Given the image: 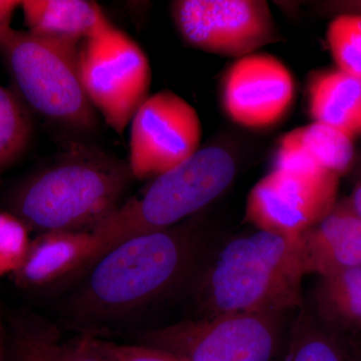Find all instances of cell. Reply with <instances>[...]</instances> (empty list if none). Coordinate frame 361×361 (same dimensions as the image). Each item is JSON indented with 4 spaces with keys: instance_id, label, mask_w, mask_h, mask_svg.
I'll return each instance as SVG.
<instances>
[{
    "instance_id": "6da1fadb",
    "label": "cell",
    "mask_w": 361,
    "mask_h": 361,
    "mask_svg": "<svg viewBox=\"0 0 361 361\" xmlns=\"http://www.w3.org/2000/svg\"><path fill=\"white\" fill-rule=\"evenodd\" d=\"M211 249L191 219L123 240L80 274L68 311L94 327L134 315L191 285Z\"/></svg>"
},
{
    "instance_id": "7a4b0ae2",
    "label": "cell",
    "mask_w": 361,
    "mask_h": 361,
    "mask_svg": "<svg viewBox=\"0 0 361 361\" xmlns=\"http://www.w3.org/2000/svg\"><path fill=\"white\" fill-rule=\"evenodd\" d=\"M134 180L128 161L71 144L11 190L6 210L30 232H92L120 208Z\"/></svg>"
},
{
    "instance_id": "3957f363",
    "label": "cell",
    "mask_w": 361,
    "mask_h": 361,
    "mask_svg": "<svg viewBox=\"0 0 361 361\" xmlns=\"http://www.w3.org/2000/svg\"><path fill=\"white\" fill-rule=\"evenodd\" d=\"M298 239L257 230L211 249L191 283L200 316L302 307Z\"/></svg>"
},
{
    "instance_id": "277c9868",
    "label": "cell",
    "mask_w": 361,
    "mask_h": 361,
    "mask_svg": "<svg viewBox=\"0 0 361 361\" xmlns=\"http://www.w3.org/2000/svg\"><path fill=\"white\" fill-rule=\"evenodd\" d=\"M236 171V161L227 149H199L177 167L151 180L141 193L123 203L92 231L99 243V257L123 240L191 219L231 186Z\"/></svg>"
},
{
    "instance_id": "5b68a950",
    "label": "cell",
    "mask_w": 361,
    "mask_h": 361,
    "mask_svg": "<svg viewBox=\"0 0 361 361\" xmlns=\"http://www.w3.org/2000/svg\"><path fill=\"white\" fill-rule=\"evenodd\" d=\"M78 51L27 30H0V58L26 108L71 130L90 133L99 118L82 87Z\"/></svg>"
},
{
    "instance_id": "8992f818",
    "label": "cell",
    "mask_w": 361,
    "mask_h": 361,
    "mask_svg": "<svg viewBox=\"0 0 361 361\" xmlns=\"http://www.w3.org/2000/svg\"><path fill=\"white\" fill-rule=\"evenodd\" d=\"M78 59L90 104L111 129L123 135L149 97L153 77L146 52L111 23L80 45Z\"/></svg>"
},
{
    "instance_id": "52a82bcc",
    "label": "cell",
    "mask_w": 361,
    "mask_h": 361,
    "mask_svg": "<svg viewBox=\"0 0 361 361\" xmlns=\"http://www.w3.org/2000/svg\"><path fill=\"white\" fill-rule=\"evenodd\" d=\"M282 315L232 312L200 316L142 332L137 343L187 361H273Z\"/></svg>"
},
{
    "instance_id": "ba28073f",
    "label": "cell",
    "mask_w": 361,
    "mask_h": 361,
    "mask_svg": "<svg viewBox=\"0 0 361 361\" xmlns=\"http://www.w3.org/2000/svg\"><path fill=\"white\" fill-rule=\"evenodd\" d=\"M170 7L184 44L206 54L237 59L281 40L263 0H177Z\"/></svg>"
},
{
    "instance_id": "9c48e42d",
    "label": "cell",
    "mask_w": 361,
    "mask_h": 361,
    "mask_svg": "<svg viewBox=\"0 0 361 361\" xmlns=\"http://www.w3.org/2000/svg\"><path fill=\"white\" fill-rule=\"evenodd\" d=\"M339 183L319 167H272L249 192L245 220L260 231L298 239L336 205Z\"/></svg>"
},
{
    "instance_id": "30bf717a",
    "label": "cell",
    "mask_w": 361,
    "mask_h": 361,
    "mask_svg": "<svg viewBox=\"0 0 361 361\" xmlns=\"http://www.w3.org/2000/svg\"><path fill=\"white\" fill-rule=\"evenodd\" d=\"M129 167L135 180H153L201 148L196 109L170 90L149 94L130 123Z\"/></svg>"
},
{
    "instance_id": "8fae6325",
    "label": "cell",
    "mask_w": 361,
    "mask_h": 361,
    "mask_svg": "<svg viewBox=\"0 0 361 361\" xmlns=\"http://www.w3.org/2000/svg\"><path fill=\"white\" fill-rule=\"evenodd\" d=\"M295 97L291 71L269 54L235 59L221 78V106L233 123L246 129L278 125L288 115Z\"/></svg>"
},
{
    "instance_id": "7c38bea8",
    "label": "cell",
    "mask_w": 361,
    "mask_h": 361,
    "mask_svg": "<svg viewBox=\"0 0 361 361\" xmlns=\"http://www.w3.org/2000/svg\"><path fill=\"white\" fill-rule=\"evenodd\" d=\"M304 274L327 276L361 266V218L348 198L336 202L298 239Z\"/></svg>"
},
{
    "instance_id": "4fadbf2b",
    "label": "cell",
    "mask_w": 361,
    "mask_h": 361,
    "mask_svg": "<svg viewBox=\"0 0 361 361\" xmlns=\"http://www.w3.org/2000/svg\"><path fill=\"white\" fill-rule=\"evenodd\" d=\"M99 244L92 232H47L30 242L14 281L40 289L78 276L99 257Z\"/></svg>"
},
{
    "instance_id": "5bb4252c",
    "label": "cell",
    "mask_w": 361,
    "mask_h": 361,
    "mask_svg": "<svg viewBox=\"0 0 361 361\" xmlns=\"http://www.w3.org/2000/svg\"><path fill=\"white\" fill-rule=\"evenodd\" d=\"M20 8L28 32L73 49L111 23L90 0H23Z\"/></svg>"
},
{
    "instance_id": "9a60e30c",
    "label": "cell",
    "mask_w": 361,
    "mask_h": 361,
    "mask_svg": "<svg viewBox=\"0 0 361 361\" xmlns=\"http://www.w3.org/2000/svg\"><path fill=\"white\" fill-rule=\"evenodd\" d=\"M307 110L322 123L353 139L361 135V80L338 68L316 71L308 78Z\"/></svg>"
},
{
    "instance_id": "2e32d148",
    "label": "cell",
    "mask_w": 361,
    "mask_h": 361,
    "mask_svg": "<svg viewBox=\"0 0 361 361\" xmlns=\"http://www.w3.org/2000/svg\"><path fill=\"white\" fill-rule=\"evenodd\" d=\"M319 278L314 301L320 320L343 330H360L361 266Z\"/></svg>"
},
{
    "instance_id": "e0dca14e",
    "label": "cell",
    "mask_w": 361,
    "mask_h": 361,
    "mask_svg": "<svg viewBox=\"0 0 361 361\" xmlns=\"http://www.w3.org/2000/svg\"><path fill=\"white\" fill-rule=\"evenodd\" d=\"M14 361H106L87 336L66 341L54 330L20 325L14 331Z\"/></svg>"
},
{
    "instance_id": "ac0fdd59",
    "label": "cell",
    "mask_w": 361,
    "mask_h": 361,
    "mask_svg": "<svg viewBox=\"0 0 361 361\" xmlns=\"http://www.w3.org/2000/svg\"><path fill=\"white\" fill-rule=\"evenodd\" d=\"M291 132L318 165L338 177L345 175L355 165V139L345 133L317 122Z\"/></svg>"
},
{
    "instance_id": "d6986e66",
    "label": "cell",
    "mask_w": 361,
    "mask_h": 361,
    "mask_svg": "<svg viewBox=\"0 0 361 361\" xmlns=\"http://www.w3.org/2000/svg\"><path fill=\"white\" fill-rule=\"evenodd\" d=\"M32 134L30 111L13 90L0 84V176L23 156Z\"/></svg>"
},
{
    "instance_id": "ffe728a7",
    "label": "cell",
    "mask_w": 361,
    "mask_h": 361,
    "mask_svg": "<svg viewBox=\"0 0 361 361\" xmlns=\"http://www.w3.org/2000/svg\"><path fill=\"white\" fill-rule=\"evenodd\" d=\"M286 361H346V358L336 336L305 310L292 329Z\"/></svg>"
},
{
    "instance_id": "44dd1931",
    "label": "cell",
    "mask_w": 361,
    "mask_h": 361,
    "mask_svg": "<svg viewBox=\"0 0 361 361\" xmlns=\"http://www.w3.org/2000/svg\"><path fill=\"white\" fill-rule=\"evenodd\" d=\"M326 40L336 68L361 80V14H337L327 27Z\"/></svg>"
},
{
    "instance_id": "7402d4cb",
    "label": "cell",
    "mask_w": 361,
    "mask_h": 361,
    "mask_svg": "<svg viewBox=\"0 0 361 361\" xmlns=\"http://www.w3.org/2000/svg\"><path fill=\"white\" fill-rule=\"evenodd\" d=\"M30 230L13 213L0 209V280L20 269L30 248Z\"/></svg>"
},
{
    "instance_id": "603a6c76",
    "label": "cell",
    "mask_w": 361,
    "mask_h": 361,
    "mask_svg": "<svg viewBox=\"0 0 361 361\" xmlns=\"http://www.w3.org/2000/svg\"><path fill=\"white\" fill-rule=\"evenodd\" d=\"M92 348L106 361H187L161 349L142 344H123L87 336Z\"/></svg>"
},
{
    "instance_id": "cb8c5ba5",
    "label": "cell",
    "mask_w": 361,
    "mask_h": 361,
    "mask_svg": "<svg viewBox=\"0 0 361 361\" xmlns=\"http://www.w3.org/2000/svg\"><path fill=\"white\" fill-rule=\"evenodd\" d=\"M20 6V0H0V30L11 26L14 13Z\"/></svg>"
},
{
    "instance_id": "d4e9b609",
    "label": "cell",
    "mask_w": 361,
    "mask_h": 361,
    "mask_svg": "<svg viewBox=\"0 0 361 361\" xmlns=\"http://www.w3.org/2000/svg\"><path fill=\"white\" fill-rule=\"evenodd\" d=\"M331 11L337 14L355 13L361 14V1H337L327 4Z\"/></svg>"
},
{
    "instance_id": "484cf974",
    "label": "cell",
    "mask_w": 361,
    "mask_h": 361,
    "mask_svg": "<svg viewBox=\"0 0 361 361\" xmlns=\"http://www.w3.org/2000/svg\"><path fill=\"white\" fill-rule=\"evenodd\" d=\"M348 200L350 202L353 208L355 209V212L361 218V179L353 189V193L348 197Z\"/></svg>"
},
{
    "instance_id": "4316f807",
    "label": "cell",
    "mask_w": 361,
    "mask_h": 361,
    "mask_svg": "<svg viewBox=\"0 0 361 361\" xmlns=\"http://www.w3.org/2000/svg\"><path fill=\"white\" fill-rule=\"evenodd\" d=\"M0 361H4V348H2L1 336H0Z\"/></svg>"
},
{
    "instance_id": "83f0119b",
    "label": "cell",
    "mask_w": 361,
    "mask_h": 361,
    "mask_svg": "<svg viewBox=\"0 0 361 361\" xmlns=\"http://www.w3.org/2000/svg\"><path fill=\"white\" fill-rule=\"evenodd\" d=\"M358 175H360V177L361 178V159L360 161V165H358V171H357Z\"/></svg>"
}]
</instances>
